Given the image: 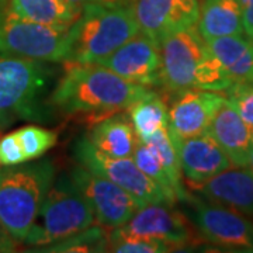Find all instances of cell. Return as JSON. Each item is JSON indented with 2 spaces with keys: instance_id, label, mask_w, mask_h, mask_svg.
Instances as JSON below:
<instances>
[{
  "instance_id": "cell-28",
  "label": "cell",
  "mask_w": 253,
  "mask_h": 253,
  "mask_svg": "<svg viewBox=\"0 0 253 253\" xmlns=\"http://www.w3.org/2000/svg\"><path fill=\"white\" fill-rule=\"evenodd\" d=\"M224 96L245 123L253 128V82L235 81L224 91Z\"/></svg>"
},
{
  "instance_id": "cell-25",
  "label": "cell",
  "mask_w": 253,
  "mask_h": 253,
  "mask_svg": "<svg viewBox=\"0 0 253 253\" xmlns=\"http://www.w3.org/2000/svg\"><path fill=\"white\" fill-rule=\"evenodd\" d=\"M131 158L134 159L136 166L148 177H151L165 191L168 199L174 204L177 201V197L174 194V190L172 187V183L169 180V176L165 172V168H163L162 162H161V159H159V156H158L154 148L149 144L144 142V141L138 139L135 151H134V154H132Z\"/></svg>"
},
{
  "instance_id": "cell-21",
  "label": "cell",
  "mask_w": 253,
  "mask_h": 253,
  "mask_svg": "<svg viewBox=\"0 0 253 253\" xmlns=\"http://www.w3.org/2000/svg\"><path fill=\"white\" fill-rule=\"evenodd\" d=\"M7 7L20 17L58 27H71L82 11L68 0H9Z\"/></svg>"
},
{
  "instance_id": "cell-24",
  "label": "cell",
  "mask_w": 253,
  "mask_h": 253,
  "mask_svg": "<svg viewBox=\"0 0 253 253\" xmlns=\"http://www.w3.org/2000/svg\"><path fill=\"white\" fill-rule=\"evenodd\" d=\"M110 246V235L104 226H90L66 239L48 245V249H40L41 252H107Z\"/></svg>"
},
{
  "instance_id": "cell-23",
  "label": "cell",
  "mask_w": 253,
  "mask_h": 253,
  "mask_svg": "<svg viewBox=\"0 0 253 253\" xmlns=\"http://www.w3.org/2000/svg\"><path fill=\"white\" fill-rule=\"evenodd\" d=\"M144 142L151 145L156 151V154H158L163 168H165V172L169 176V180L172 183V187L174 190L176 197H177V201H180V203L184 201L189 197L190 193L183 186L180 158H179V152H177L176 145L173 144L172 136H170L169 131H168V126L156 131L149 138L144 139Z\"/></svg>"
},
{
  "instance_id": "cell-2",
  "label": "cell",
  "mask_w": 253,
  "mask_h": 253,
  "mask_svg": "<svg viewBox=\"0 0 253 253\" xmlns=\"http://www.w3.org/2000/svg\"><path fill=\"white\" fill-rule=\"evenodd\" d=\"M162 86L168 90H211L224 93L234 83L207 42L200 36L197 26L176 31L161 41Z\"/></svg>"
},
{
  "instance_id": "cell-7",
  "label": "cell",
  "mask_w": 253,
  "mask_h": 253,
  "mask_svg": "<svg viewBox=\"0 0 253 253\" xmlns=\"http://www.w3.org/2000/svg\"><path fill=\"white\" fill-rule=\"evenodd\" d=\"M49 69L41 61L20 56H0V114L11 113L34 118L45 90Z\"/></svg>"
},
{
  "instance_id": "cell-18",
  "label": "cell",
  "mask_w": 253,
  "mask_h": 253,
  "mask_svg": "<svg viewBox=\"0 0 253 253\" xmlns=\"http://www.w3.org/2000/svg\"><path fill=\"white\" fill-rule=\"evenodd\" d=\"M197 30L206 41L245 34L244 0H204L200 4Z\"/></svg>"
},
{
  "instance_id": "cell-9",
  "label": "cell",
  "mask_w": 253,
  "mask_h": 253,
  "mask_svg": "<svg viewBox=\"0 0 253 253\" xmlns=\"http://www.w3.org/2000/svg\"><path fill=\"white\" fill-rule=\"evenodd\" d=\"M73 155L76 162L83 168L116 183L139 200L142 206L159 201L173 204L165 191L136 166L132 158H111L103 154L90 144L87 136H83L75 144Z\"/></svg>"
},
{
  "instance_id": "cell-26",
  "label": "cell",
  "mask_w": 253,
  "mask_h": 253,
  "mask_svg": "<svg viewBox=\"0 0 253 253\" xmlns=\"http://www.w3.org/2000/svg\"><path fill=\"white\" fill-rule=\"evenodd\" d=\"M176 251L172 245L159 239L129 235L121 228H114L110 232L109 252L117 253H166Z\"/></svg>"
},
{
  "instance_id": "cell-12",
  "label": "cell",
  "mask_w": 253,
  "mask_h": 253,
  "mask_svg": "<svg viewBox=\"0 0 253 253\" xmlns=\"http://www.w3.org/2000/svg\"><path fill=\"white\" fill-rule=\"evenodd\" d=\"M97 65L131 83L142 86L162 84L161 45L141 31Z\"/></svg>"
},
{
  "instance_id": "cell-17",
  "label": "cell",
  "mask_w": 253,
  "mask_h": 253,
  "mask_svg": "<svg viewBox=\"0 0 253 253\" xmlns=\"http://www.w3.org/2000/svg\"><path fill=\"white\" fill-rule=\"evenodd\" d=\"M208 134L224 149L232 166H248V155L253 146L252 126L245 123L228 100L224 101L212 118Z\"/></svg>"
},
{
  "instance_id": "cell-5",
  "label": "cell",
  "mask_w": 253,
  "mask_h": 253,
  "mask_svg": "<svg viewBox=\"0 0 253 253\" xmlns=\"http://www.w3.org/2000/svg\"><path fill=\"white\" fill-rule=\"evenodd\" d=\"M94 222L96 217L89 201L75 186L71 176L62 174L48 190L24 244L48 246L90 228Z\"/></svg>"
},
{
  "instance_id": "cell-30",
  "label": "cell",
  "mask_w": 253,
  "mask_h": 253,
  "mask_svg": "<svg viewBox=\"0 0 253 253\" xmlns=\"http://www.w3.org/2000/svg\"><path fill=\"white\" fill-rule=\"evenodd\" d=\"M75 7L82 9L87 4H99L106 7H129L132 0H68Z\"/></svg>"
},
{
  "instance_id": "cell-13",
  "label": "cell",
  "mask_w": 253,
  "mask_h": 253,
  "mask_svg": "<svg viewBox=\"0 0 253 253\" xmlns=\"http://www.w3.org/2000/svg\"><path fill=\"white\" fill-rule=\"evenodd\" d=\"M138 28L158 45L166 36L197 26L200 0H132Z\"/></svg>"
},
{
  "instance_id": "cell-4",
  "label": "cell",
  "mask_w": 253,
  "mask_h": 253,
  "mask_svg": "<svg viewBox=\"0 0 253 253\" xmlns=\"http://www.w3.org/2000/svg\"><path fill=\"white\" fill-rule=\"evenodd\" d=\"M139 33L131 7L87 4L69 27L66 62L97 63Z\"/></svg>"
},
{
  "instance_id": "cell-34",
  "label": "cell",
  "mask_w": 253,
  "mask_h": 253,
  "mask_svg": "<svg viewBox=\"0 0 253 253\" xmlns=\"http://www.w3.org/2000/svg\"><path fill=\"white\" fill-rule=\"evenodd\" d=\"M252 134H253V128H252Z\"/></svg>"
},
{
  "instance_id": "cell-22",
  "label": "cell",
  "mask_w": 253,
  "mask_h": 253,
  "mask_svg": "<svg viewBox=\"0 0 253 253\" xmlns=\"http://www.w3.org/2000/svg\"><path fill=\"white\" fill-rule=\"evenodd\" d=\"M129 123L136 138L144 141L169 124V110L162 97L149 89L128 107Z\"/></svg>"
},
{
  "instance_id": "cell-1",
  "label": "cell",
  "mask_w": 253,
  "mask_h": 253,
  "mask_svg": "<svg viewBox=\"0 0 253 253\" xmlns=\"http://www.w3.org/2000/svg\"><path fill=\"white\" fill-rule=\"evenodd\" d=\"M65 63V73L52 91L51 104L68 116H103L128 109L148 86L123 79L97 63Z\"/></svg>"
},
{
  "instance_id": "cell-14",
  "label": "cell",
  "mask_w": 253,
  "mask_h": 253,
  "mask_svg": "<svg viewBox=\"0 0 253 253\" xmlns=\"http://www.w3.org/2000/svg\"><path fill=\"white\" fill-rule=\"evenodd\" d=\"M169 109L168 131L176 141L207 134L211 121L224 104L225 96L211 90H184Z\"/></svg>"
},
{
  "instance_id": "cell-29",
  "label": "cell",
  "mask_w": 253,
  "mask_h": 253,
  "mask_svg": "<svg viewBox=\"0 0 253 253\" xmlns=\"http://www.w3.org/2000/svg\"><path fill=\"white\" fill-rule=\"evenodd\" d=\"M27 162L26 155L18 142L17 134L11 132L0 138V166H16Z\"/></svg>"
},
{
  "instance_id": "cell-16",
  "label": "cell",
  "mask_w": 253,
  "mask_h": 253,
  "mask_svg": "<svg viewBox=\"0 0 253 253\" xmlns=\"http://www.w3.org/2000/svg\"><path fill=\"white\" fill-rule=\"evenodd\" d=\"M196 191L211 203L253 218V172L248 168H229Z\"/></svg>"
},
{
  "instance_id": "cell-27",
  "label": "cell",
  "mask_w": 253,
  "mask_h": 253,
  "mask_svg": "<svg viewBox=\"0 0 253 253\" xmlns=\"http://www.w3.org/2000/svg\"><path fill=\"white\" fill-rule=\"evenodd\" d=\"M18 142L28 161H36L44 156L58 141V132L38 126H26L16 131Z\"/></svg>"
},
{
  "instance_id": "cell-6",
  "label": "cell",
  "mask_w": 253,
  "mask_h": 253,
  "mask_svg": "<svg viewBox=\"0 0 253 253\" xmlns=\"http://www.w3.org/2000/svg\"><path fill=\"white\" fill-rule=\"evenodd\" d=\"M0 52L41 62H66L69 27L48 26L0 7Z\"/></svg>"
},
{
  "instance_id": "cell-19",
  "label": "cell",
  "mask_w": 253,
  "mask_h": 253,
  "mask_svg": "<svg viewBox=\"0 0 253 253\" xmlns=\"http://www.w3.org/2000/svg\"><path fill=\"white\" fill-rule=\"evenodd\" d=\"M90 144L111 158H131L135 151V131L123 116L104 117L91 126L87 135Z\"/></svg>"
},
{
  "instance_id": "cell-15",
  "label": "cell",
  "mask_w": 253,
  "mask_h": 253,
  "mask_svg": "<svg viewBox=\"0 0 253 253\" xmlns=\"http://www.w3.org/2000/svg\"><path fill=\"white\" fill-rule=\"evenodd\" d=\"M172 141L180 158L181 176L194 191L232 166L228 155L208 132L183 141L172 138Z\"/></svg>"
},
{
  "instance_id": "cell-31",
  "label": "cell",
  "mask_w": 253,
  "mask_h": 253,
  "mask_svg": "<svg viewBox=\"0 0 253 253\" xmlns=\"http://www.w3.org/2000/svg\"><path fill=\"white\" fill-rule=\"evenodd\" d=\"M245 34L253 40V0H244Z\"/></svg>"
},
{
  "instance_id": "cell-33",
  "label": "cell",
  "mask_w": 253,
  "mask_h": 253,
  "mask_svg": "<svg viewBox=\"0 0 253 253\" xmlns=\"http://www.w3.org/2000/svg\"><path fill=\"white\" fill-rule=\"evenodd\" d=\"M248 169H251L253 172V146L251 148V151H249V155H248V166H246Z\"/></svg>"
},
{
  "instance_id": "cell-11",
  "label": "cell",
  "mask_w": 253,
  "mask_h": 253,
  "mask_svg": "<svg viewBox=\"0 0 253 253\" xmlns=\"http://www.w3.org/2000/svg\"><path fill=\"white\" fill-rule=\"evenodd\" d=\"M129 235L159 239L174 249L200 244L201 238L187 218L174 208V204L159 201L138 208L126 225L120 226Z\"/></svg>"
},
{
  "instance_id": "cell-3",
  "label": "cell",
  "mask_w": 253,
  "mask_h": 253,
  "mask_svg": "<svg viewBox=\"0 0 253 253\" xmlns=\"http://www.w3.org/2000/svg\"><path fill=\"white\" fill-rule=\"evenodd\" d=\"M54 180L49 159L0 166V222L16 244H24Z\"/></svg>"
},
{
  "instance_id": "cell-8",
  "label": "cell",
  "mask_w": 253,
  "mask_h": 253,
  "mask_svg": "<svg viewBox=\"0 0 253 253\" xmlns=\"http://www.w3.org/2000/svg\"><path fill=\"white\" fill-rule=\"evenodd\" d=\"M190 221L208 242L228 251L253 252V221L231 208L189 194L181 201Z\"/></svg>"
},
{
  "instance_id": "cell-10",
  "label": "cell",
  "mask_w": 253,
  "mask_h": 253,
  "mask_svg": "<svg viewBox=\"0 0 253 253\" xmlns=\"http://www.w3.org/2000/svg\"><path fill=\"white\" fill-rule=\"evenodd\" d=\"M75 186L93 208L97 225L114 229L126 225L142 203L109 179L78 165L69 173Z\"/></svg>"
},
{
  "instance_id": "cell-20",
  "label": "cell",
  "mask_w": 253,
  "mask_h": 253,
  "mask_svg": "<svg viewBox=\"0 0 253 253\" xmlns=\"http://www.w3.org/2000/svg\"><path fill=\"white\" fill-rule=\"evenodd\" d=\"M206 42L234 82H253V40L239 34L211 38Z\"/></svg>"
},
{
  "instance_id": "cell-32",
  "label": "cell",
  "mask_w": 253,
  "mask_h": 253,
  "mask_svg": "<svg viewBox=\"0 0 253 253\" xmlns=\"http://www.w3.org/2000/svg\"><path fill=\"white\" fill-rule=\"evenodd\" d=\"M16 241L10 236L6 228L0 222V252H14Z\"/></svg>"
}]
</instances>
